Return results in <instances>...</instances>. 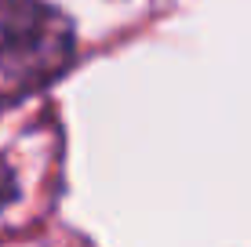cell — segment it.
<instances>
[{"instance_id": "obj_1", "label": "cell", "mask_w": 251, "mask_h": 247, "mask_svg": "<svg viewBox=\"0 0 251 247\" xmlns=\"http://www.w3.org/2000/svg\"><path fill=\"white\" fill-rule=\"evenodd\" d=\"M76 55L73 22L44 0H0V102L58 80Z\"/></svg>"}, {"instance_id": "obj_2", "label": "cell", "mask_w": 251, "mask_h": 247, "mask_svg": "<svg viewBox=\"0 0 251 247\" xmlns=\"http://www.w3.org/2000/svg\"><path fill=\"white\" fill-rule=\"evenodd\" d=\"M15 197H19V178H15V171L0 160V207H7Z\"/></svg>"}]
</instances>
